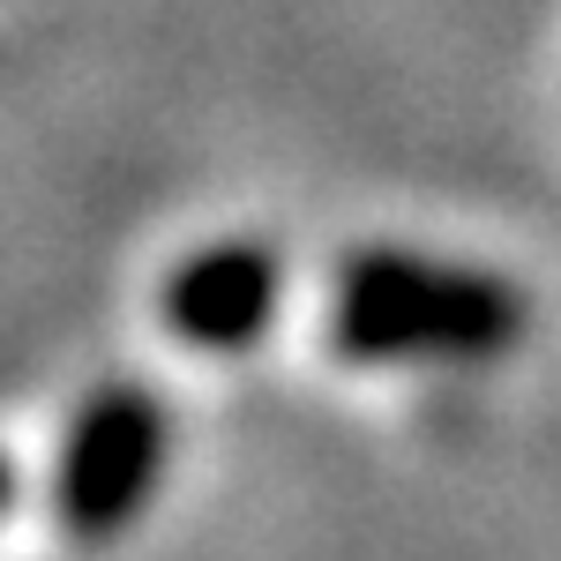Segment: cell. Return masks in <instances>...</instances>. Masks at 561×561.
Segmentation results:
<instances>
[{
  "instance_id": "obj_1",
  "label": "cell",
  "mask_w": 561,
  "mask_h": 561,
  "mask_svg": "<svg viewBox=\"0 0 561 561\" xmlns=\"http://www.w3.org/2000/svg\"><path fill=\"white\" fill-rule=\"evenodd\" d=\"M524 330L531 300L517 277L412 248H352L322 300V345L352 367H486Z\"/></svg>"
},
{
  "instance_id": "obj_2",
  "label": "cell",
  "mask_w": 561,
  "mask_h": 561,
  "mask_svg": "<svg viewBox=\"0 0 561 561\" xmlns=\"http://www.w3.org/2000/svg\"><path fill=\"white\" fill-rule=\"evenodd\" d=\"M173 465V404L150 382H98L53 457V517L76 547H113Z\"/></svg>"
},
{
  "instance_id": "obj_3",
  "label": "cell",
  "mask_w": 561,
  "mask_h": 561,
  "mask_svg": "<svg viewBox=\"0 0 561 561\" xmlns=\"http://www.w3.org/2000/svg\"><path fill=\"white\" fill-rule=\"evenodd\" d=\"M285 300V255L270 240H210L158 293V322L203 359H232L270 337Z\"/></svg>"
},
{
  "instance_id": "obj_4",
  "label": "cell",
  "mask_w": 561,
  "mask_h": 561,
  "mask_svg": "<svg viewBox=\"0 0 561 561\" xmlns=\"http://www.w3.org/2000/svg\"><path fill=\"white\" fill-rule=\"evenodd\" d=\"M8 502H15V457L0 449V517H8Z\"/></svg>"
}]
</instances>
